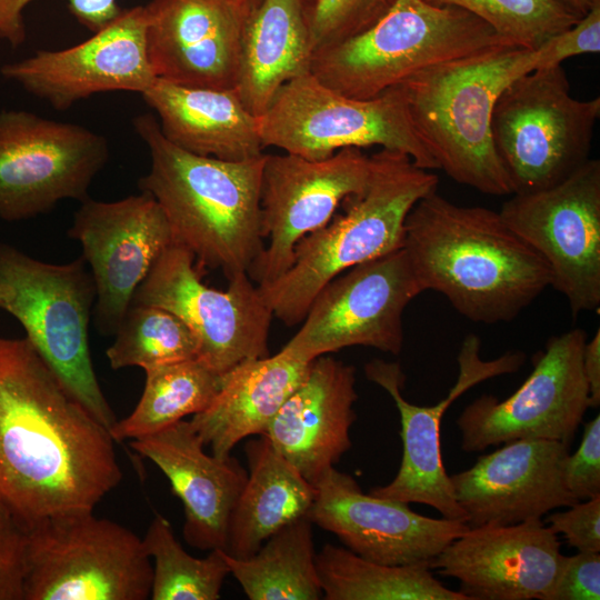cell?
<instances>
[{"label":"cell","instance_id":"4fadbf2b","mask_svg":"<svg viewBox=\"0 0 600 600\" xmlns=\"http://www.w3.org/2000/svg\"><path fill=\"white\" fill-rule=\"evenodd\" d=\"M507 226L547 263L550 287L573 317L600 307V161L590 158L563 181L513 193L499 210Z\"/></svg>","mask_w":600,"mask_h":600},{"label":"cell","instance_id":"1f68e13d","mask_svg":"<svg viewBox=\"0 0 600 600\" xmlns=\"http://www.w3.org/2000/svg\"><path fill=\"white\" fill-rule=\"evenodd\" d=\"M144 372V388L136 408L109 429L114 442L153 434L203 411L220 391L224 377L199 358Z\"/></svg>","mask_w":600,"mask_h":600},{"label":"cell","instance_id":"f35d334b","mask_svg":"<svg viewBox=\"0 0 600 600\" xmlns=\"http://www.w3.org/2000/svg\"><path fill=\"white\" fill-rule=\"evenodd\" d=\"M26 528L0 497V600H22Z\"/></svg>","mask_w":600,"mask_h":600},{"label":"cell","instance_id":"7a4b0ae2","mask_svg":"<svg viewBox=\"0 0 600 600\" xmlns=\"http://www.w3.org/2000/svg\"><path fill=\"white\" fill-rule=\"evenodd\" d=\"M404 229L403 249L423 290L470 321H512L550 287L546 261L499 211L459 206L437 190L414 204Z\"/></svg>","mask_w":600,"mask_h":600},{"label":"cell","instance_id":"44dd1931","mask_svg":"<svg viewBox=\"0 0 600 600\" xmlns=\"http://www.w3.org/2000/svg\"><path fill=\"white\" fill-rule=\"evenodd\" d=\"M566 556L542 519L483 526L451 541L431 562L469 600H549Z\"/></svg>","mask_w":600,"mask_h":600},{"label":"cell","instance_id":"836d02e7","mask_svg":"<svg viewBox=\"0 0 600 600\" xmlns=\"http://www.w3.org/2000/svg\"><path fill=\"white\" fill-rule=\"evenodd\" d=\"M106 356L113 370H143L198 358L199 342L192 330L172 312L130 304Z\"/></svg>","mask_w":600,"mask_h":600},{"label":"cell","instance_id":"ee69618b","mask_svg":"<svg viewBox=\"0 0 600 600\" xmlns=\"http://www.w3.org/2000/svg\"><path fill=\"white\" fill-rule=\"evenodd\" d=\"M260 2L261 0H234V3L242 18H244L250 11L258 7Z\"/></svg>","mask_w":600,"mask_h":600},{"label":"cell","instance_id":"d6986e66","mask_svg":"<svg viewBox=\"0 0 600 600\" xmlns=\"http://www.w3.org/2000/svg\"><path fill=\"white\" fill-rule=\"evenodd\" d=\"M147 11L120 13L83 42L3 64L1 74L58 110L109 91L142 94L156 81L147 51Z\"/></svg>","mask_w":600,"mask_h":600},{"label":"cell","instance_id":"d6a6232c","mask_svg":"<svg viewBox=\"0 0 600 600\" xmlns=\"http://www.w3.org/2000/svg\"><path fill=\"white\" fill-rule=\"evenodd\" d=\"M142 542L152 562V600H218L228 566L223 550H210L206 558L189 554L162 514H154Z\"/></svg>","mask_w":600,"mask_h":600},{"label":"cell","instance_id":"603a6c76","mask_svg":"<svg viewBox=\"0 0 600 600\" xmlns=\"http://www.w3.org/2000/svg\"><path fill=\"white\" fill-rule=\"evenodd\" d=\"M144 7L147 51L157 79L234 89L243 20L234 0H152Z\"/></svg>","mask_w":600,"mask_h":600},{"label":"cell","instance_id":"30bf717a","mask_svg":"<svg viewBox=\"0 0 600 600\" xmlns=\"http://www.w3.org/2000/svg\"><path fill=\"white\" fill-rule=\"evenodd\" d=\"M263 148L309 160L344 148L380 146L402 152L423 169H438L410 121L399 86L372 99L343 96L309 72L284 83L259 117Z\"/></svg>","mask_w":600,"mask_h":600},{"label":"cell","instance_id":"6da1fadb","mask_svg":"<svg viewBox=\"0 0 600 600\" xmlns=\"http://www.w3.org/2000/svg\"><path fill=\"white\" fill-rule=\"evenodd\" d=\"M122 480L114 441L27 338L0 336V497L24 527L94 507Z\"/></svg>","mask_w":600,"mask_h":600},{"label":"cell","instance_id":"8992f818","mask_svg":"<svg viewBox=\"0 0 600 600\" xmlns=\"http://www.w3.org/2000/svg\"><path fill=\"white\" fill-rule=\"evenodd\" d=\"M502 44L513 43L463 9L396 0L367 31L313 51L309 73L343 96L366 100L426 68Z\"/></svg>","mask_w":600,"mask_h":600},{"label":"cell","instance_id":"ba28073f","mask_svg":"<svg viewBox=\"0 0 600 600\" xmlns=\"http://www.w3.org/2000/svg\"><path fill=\"white\" fill-rule=\"evenodd\" d=\"M26 528L22 600H147L152 562L142 538L93 509Z\"/></svg>","mask_w":600,"mask_h":600},{"label":"cell","instance_id":"d4e9b609","mask_svg":"<svg viewBox=\"0 0 600 600\" xmlns=\"http://www.w3.org/2000/svg\"><path fill=\"white\" fill-rule=\"evenodd\" d=\"M356 381L353 366L327 354L313 359L267 429L264 436L312 484L352 446Z\"/></svg>","mask_w":600,"mask_h":600},{"label":"cell","instance_id":"f6af8a7d","mask_svg":"<svg viewBox=\"0 0 600 600\" xmlns=\"http://www.w3.org/2000/svg\"><path fill=\"white\" fill-rule=\"evenodd\" d=\"M0 298H1V293H0Z\"/></svg>","mask_w":600,"mask_h":600},{"label":"cell","instance_id":"ab89813d","mask_svg":"<svg viewBox=\"0 0 600 600\" xmlns=\"http://www.w3.org/2000/svg\"><path fill=\"white\" fill-rule=\"evenodd\" d=\"M543 521L553 532L561 533L578 552H600V497L548 514Z\"/></svg>","mask_w":600,"mask_h":600},{"label":"cell","instance_id":"f1b7e54d","mask_svg":"<svg viewBox=\"0 0 600 600\" xmlns=\"http://www.w3.org/2000/svg\"><path fill=\"white\" fill-rule=\"evenodd\" d=\"M244 451L248 478L232 508L223 549L238 559L251 557L279 529L307 516L316 498L314 486L267 436L249 440Z\"/></svg>","mask_w":600,"mask_h":600},{"label":"cell","instance_id":"e575fe53","mask_svg":"<svg viewBox=\"0 0 600 600\" xmlns=\"http://www.w3.org/2000/svg\"><path fill=\"white\" fill-rule=\"evenodd\" d=\"M433 7H457L490 24L507 41L538 49L581 17L558 0H421Z\"/></svg>","mask_w":600,"mask_h":600},{"label":"cell","instance_id":"b9f144b4","mask_svg":"<svg viewBox=\"0 0 600 600\" xmlns=\"http://www.w3.org/2000/svg\"><path fill=\"white\" fill-rule=\"evenodd\" d=\"M582 371L589 388L590 408H598L600 404V328L584 343Z\"/></svg>","mask_w":600,"mask_h":600},{"label":"cell","instance_id":"484cf974","mask_svg":"<svg viewBox=\"0 0 600 600\" xmlns=\"http://www.w3.org/2000/svg\"><path fill=\"white\" fill-rule=\"evenodd\" d=\"M158 114L164 138L203 157L242 161L261 156L259 117L234 89L187 87L156 79L141 94Z\"/></svg>","mask_w":600,"mask_h":600},{"label":"cell","instance_id":"4dcf8cb0","mask_svg":"<svg viewBox=\"0 0 600 600\" xmlns=\"http://www.w3.org/2000/svg\"><path fill=\"white\" fill-rule=\"evenodd\" d=\"M316 567L327 600H469L428 564H382L331 543L316 553Z\"/></svg>","mask_w":600,"mask_h":600},{"label":"cell","instance_id":"74e56055","mask_svg":"<svg viewBox=\"0 0 600 600\" xmlns=\"http://www.w3.org/2000/svg\"><path fill=\"white\" fill-rule=\"evenodd\" d=\"M563 477L567 489L578 501L600 497L599 414L584 426L578 450L568 454Z\"/></svg>","mask_w":600,"mask_h":600},{"label":"cell","instance_id":"83f0119b","mask_svg":"<svg viewBox=\"0 0 600 600\" xmlns=\"http://www.w3.org/2000/svg\"><path fill=\"white\" fill-rule=\"evenodd\" d=\"M307 0H261L242 20L236 92L260 117L277 91L309 72Z\"/></svg>","mask_w":600,"mask_h":600},{"label":"cell","instance_id":"e0dca14e","mask_svg":"<svg viewBox=\"0 0 600 600\" xmlns=\"http://www.w3.org/2000/svg\"><path fill=\"white\" fill-rule=\"evenodd\" d=\"M481 340L467 334L458 353L459 373L448 394L433 406H416L402 396L406 376L399 362L373 359L366 363L369 381L384 389L393 399L400 414L402 459L393 480L369 490V493L406 503H423L443 518L466 523L450 476L447 473L440 448L442 417L451 403L478 383L494 377L517 372L526 361L522 351H508L491 360L482 359Z\"/></svg>","mask_w":600,"mask_h":600},{"label":"cell","instance_id":"8d00e7d4","mask_svg":"<svg viewBox=\"0 0 600 600\" xmlns=\"http://www.w3.org/2000/svg\"><path fill=\"white\" fill-rule=\"evenodd\" d=\"M33 0H0V38L12 47L26 39L23 11ZM69 10L92 32L98 31L121 11L118 0H68Z\"/></svg>","mask_w":600,"mask_h":600},{"label":"cell","instance_id":"3957f363","mask_svg":"<svg viewBox=\"0 0 600 600\" xmlns=\"http://www.w3.org/2000/svg\"><path fill=\"white\" fill-rule=\"evenodd\" d=\"M569 58L558 33L538 49L502 44L434 64L398 86L413 129L438 169L481 193L510 196L491 134L496 102L516 79Z\"/></svg>","mask_w":600,"mask_h":600},{"label":"cell","instance_id":"277c9868","mask_svg":"<svg viewBox=\"0 0 600 600\" xmlns=\"http://www.w3.org/2000/svg\"><path fill=\"white\" fill-rule=\"evenodd\" d=\"M132 122L151 159L139 188L161 207L173 244L187 249L199 270L220 269L228 280L248 273L264 247L260 193L266 154L242 161L198 156L168 141L152 114Z\"/></svg>","mask_w":600,"mask_h":600},{"label":"cell","instance_id":"9c48e42d","mask_svg":"<svg viewBox=\"0 0 600 600\" xmlns=\"http://www.w3.org/2000/svg\"><path fill=\"white\" fill-rule=\"evenodd\" d=\"M600 98L579 100L560 64L511 82L492 111L496 153L513 193L550 188L590 159Z\"/></svg>","mask_w":600,"mask_h":600},{"label":"cell","instance_id":"d590c367","mask_svg":"<svg viewBox=\"0 0 600 600\" xmlns=\"http://www.w3.org/2000/svg\"><path fill=\"white\" fill-rule=\"evenodd\" d=\"M307 19L312 50L331 46L376 24L396 0H312Z\"/></svg>","mask_w":600,"mask_h":600},{"label":"cell","instance_id":"60d3db41","mask_svg":"<svg viewBox=\"0 0 600 600\" xmlns=\"http://www.w3.org/2000/svg\"><path fill=\"white\" fill-rule=\"evenodd\" d=\"M600 552L566 557L549 600H599Z\"/></svg>","mask_w":600,"mask_h":600},{"label":"cell","instance_id":"7bdbcfd3","mask_svg":"<svg viewBox=\"0 0 600 600\" xmlns=\"http://www.w3.org/2000/svg\"><path fill=\"white\" fill-rule=\"evenodd\" d=\"M579 17L586 16L600 0H558Z\"/></svg>","mask_w":600,"mask_h":600},{"label":"cell","instance_id":"4316f807","mask_svg":"<svg viewBox=\"0 0 600 600\" xmlns=\"http://www.w3.org/2000/svg\"><path fill=\"white\" fill-rule=\"evenodd\" d=\"M311 362L281 348L273 356L244 360L224 373L212 402L189 420L204 448L227 458L244 438L266 434L283 402L307 377Z\"/></svg>","mask_w":600,"mask_h":600},{"label":"cell","instance_id":"5bb4252c","mask_svg":"<svg viewBox=\"0 0 600 600\" xmlns=\"http://www.w3.org/2000/svg\"><path fill=\"white\" fill-rule=\"evenodd\" d=\"M423 291L403 248L359 263L321 288L282 349L306 361L354 346L397 356L403 312Z\"/></svg>","mask_w":600,"mask_h":600},{"label":"cell","instance_id":"cb8c5ba5","mask_svg":"<svg viewBox=\"0 0 600 600\" xmlns=\"http://www.w3.org/2000/svg\"><path fill=\"white\" fill-rule=\"evenodd\" d=\"M130 447L163 472L181 500L184 541L203 551L223 550L232 508L248 478L241 463L231 454H208L187 420L133 439Z\"/></svg>","mask_w":600,"mask_h":600},{"label":"cell","instance_id":"f546056e","mask_svg":"<svg viewBox=\"0 0 600 600\" xmlns=\"http://www.w3.org/2000/svg\"><path fill=\"white\" fill-rule=\"evenodd\" d=\"M307 516L286 524L249 558L223 551L231 573L250 600H319L323 598Z\"/></svg>","mask_w":600,"mask_h":600},{"label":"cell","instance_id":"7c38bea8","mask_svg":"<svg viewBox=\"0 0 600 600\" xmlns=\"http://www.w3.org/2000/svg\"><path fill=\"white\" fill-rule=\"evenodd\" d=\"M109 158L106 138L26 110L0 111V219L36 218L88 198Z\"/></svg>","mask_w":600,"mask_h":600},{"label":"cell","instance_id":"2e32d148","mask_svg":"<svg viewBox=\"0 0 600 600\" xmlns=\"http://www.w3.org/2000/svg\"><path fill=\"white\" fill-rule=\"evenodd\" d=\"M371 157L344 148L329 158L266 154L261 174V232L268 240L248 270L259 287L281 277L291 266L297 243L326 226L349 196L362 191Z\"/></svg>","mask_w":600,"mask_h":600},{"label":"cell","instance_id":"ffe728a7","mask_svg":"<svg viewBox=\"0 0 600 600\" xmlns=\"http://www.w3.org/2000/svg\"><path fill=\"white\" fill-rule=\"evenodd\" d=\"M307 514L359 557L390 566L428 564L469 527L412 511L409 503L364 493L354 478L329 468L313 484ZM430 568V567H429Z\"/></svg>","mask_w":600,"mask_h":600},{"label":"cell","instance_id":"52a82bcc","mask_svg":"<svg viewBox=\"0 0 600 600\" xmlns=\"http://www.w3.org/2000/svg\"><path fill=\"white\" fill-rule=\"evenodd\" d=\"M86 264L82 257L62 264L44 262L0 242V308L20 322L66 391L109 430L117 418L91 360L96 286Z\"/></svg>","mask_w":600,"mask_h":600},{"label":"cell","instance_id":"9a60e30c","mask_svg":"<svg viewBox=\"0 0 600 600\" xmlns=\"http://www.w3.org/2000/svg\"><path fill=\"white\" fill-rule=\"evenodd\" d=\"M587 333L573 328L548 339L523 383L500 400L483 394L457 419L461 449L481 452L517 439H548L571 446L590 408L582 371Z\"/></svg>","mask_w":600,"mask_h":600},{"label":"cell","instance_id":"5b68a950","mask_svg":"<svg viewBox=\"0 0 600 600\" xmlns=\"http://www.w3.org/2000/svg\"><path fill=\"white\" fill-rule=\"evenodd\" d=\"M370 157L366 188L344 199L343 212L297 243L281 277L258 286L273 317L289 327L304 319L316 294L334 277L403 248L409 212L438 190V176L402 152L381 149Z\"/></svg>","mask_w":600,"mask_h":600},{"label":"cell","instance_id":"8fae6325","mask_svg":"<svg viewBox=\"0 0 600 600\" xmlns=\"http://www.w3.org/2000/svg\"><path fill=\"white\" fill-rule=\"evenodd\" d=\"M131 304L154 306L180 318L196 334L198 358L220 374L240 362L269 356L272 311L247 272L227 290L201 280L193 256L171 244L137 288Z\"/></svg>","mask_w":600,"mask_h":600},{"label":"cell","instance_id":"ac0fdd59","mask_svg":"<svg viewBox=\"0 0 600 600\" xmlns=\"http://www.w3.org/2000/svg\"><path fill=\"white\" fill-rule=\"evenodd\" d=\"M68 237L78 241L96 286V321L114 334L139 284L173 243L156 199L141 191L116 201L89 197L74 212Z\"/></svg>","mask_w":600,"mask_h":600},{"label":"cell","instance_id":"7402d4cb","mask_svg":"<svg viewBox=\"0 0 600 600\" xmlns=\"http://www.w3.org/2000/svg\"><path fill=\"white\" fill-rule=\"evenodd\" d=\"M569 453L570 444L561 441L517 439L450 476L466 524H516L579 502L564 483Z\"/></svg>","mask_w":600,"mask_h":600}]
</instances>
